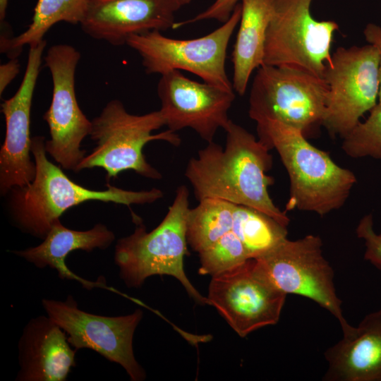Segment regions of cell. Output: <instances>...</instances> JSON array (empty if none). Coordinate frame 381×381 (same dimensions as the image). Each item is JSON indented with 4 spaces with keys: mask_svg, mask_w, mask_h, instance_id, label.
Masks as SVG:
<instances>
[{
    "mask_svg": "<svg viewBox=\"0 0 381 381\" xmlns=\"http://www.w3.org/2000/svg\"><path fill=\"white\" fill-rule=\"evenodd\" d=\"M241 16V4L238 3L222 25L205 36L180 40L153 30L131 36L126 44L140 55L148 74L186 71L205 83L234 90L226 74L225 61L229 40Z\"/></svg>",
    "mask_w": 381,
    "mask_h": 381,
    "instance_id": "6",
    "label": "cell"
},
{
    "mask_svg": "<svg viewBox=\"0 0 381 381\" xmlns=\"http://www.w3.org/2000/svg\"><path fill=\"white\" fill-rule=\"evenodd\" d=\"M47 315L67 334L68 341L75 350L88 349L108 361L121 365L132 381L146 378L143 368L135 358L133 339L143 318V311L121 316H104L78 308L71 295L65 301L43 298Z\"/></svg>",
    "mask_w": 381,
    "mask_h": 381,
    "instance_id": "13",
    "label": "cell"
},
{
    "mask_svg": "<svg viewBox=\"0 0 381 381\" xmlns=\"http://www.w3.org/2000/svg\"><path fill=\"white\" fill-rule=\"evenodd\" d=\"M20 63L18 58L10 60L0 66V95L3 92L20 71Z\"/></svg>",
    "mask_w": 381,
    "mask_h": 381,
    "instance_id": "28",
    "label": "cell"
},
{
    "mask_svg": "<svg viewBox=\"0 0 381 381\" xmlns=\"http://www.w3.org/2000/svg\"><path fill=\"white\" fill-rule=\"evenodd\" d=\"M341 329L343 337L324 353L322 380L381 381V308Z\"/></svg>",
    "mask_w": 381,
    "mask_h": 381,
    "instance_id": "18",
    "label": "cell"
},
{
    "mask_svg": "<svg viewBox=\"0 0 381 381\" xmlns=\"http://www.w3.org/2000/svg\"><path fill=\"white\" fill-rule=\"evenodd\" d=\"M312 1L272 0L263 65L296 68L322 77L339 25L333 20L313 18Z\"/></svg>",
    "mask_w": 381,
    "mask_h": 381,
    "instance_id": "8",
    "label": "cell"
},
{
    "mask_svg": "<svg viewBox=\"0 0 381 381\" xmlns=\"http://www.w3.org/2000/svg\"><path fill=\"white\" fill-rule=\"evenodd\" d=\"M225 147L214 141L189 160L185 176L198 200L217 198L253 208L287 227L289 218L273 202L267 176L272 164L270 150L260 139L231 119L224 128Z\"/></svg>",
    "mask_w": 381,
    "mask_h": 381,
    "instance_id": "1",
    "label": "cell"
},
{
    "mask_svg": "<svg viewBox=\"0 0 381 381\" xmlns=\"http://www.w3.org/2000/svg\"><path fill=\"white\" fill-rule=\"evenodd\" d=\"M90 0H37L31 23L16 37L1 35V52L10 59L17 58L25 45L42 40L50 28L59 22L80 24Z\"/></svg>",
    "mask_w": 381,
    "mask_h": 381,
    "instance_id": "21",
    "label": "cell"
},
{
    "mask_svg": "<svg viewBox=\"0 0 381 381\" xmlns=\"http://www.w3.org/2000/svg\"><path fill=\"white\" fill-rule=\"evenodd\" d=\"M285 227L253 208L234 205L232 231L240 238L250 258H257L287 238Z\"/></svg>",
    "mask_w": 381,
    "mask_h": 381,
    "instance_id": "23",
    "label": "cell"
},
{
    "mask_svg": "<svg viewBox=\"0 0 381 381\" xmlns=\"http://www.w3.org/2000/svg\"><path fill=\"white\" fill-rule=\"evenodd\" d=\"M380 56L373 44L338 47L326 64L328 86L322 124L344 138L378 102Z\"/></svg>",
    "mask_w": 381,
    "mask_h": 381,
    "instance_id": "7",
    "label": "cell"
},
{
    "mask_svg": "<svg viewBox=\"0 0 381 381\" xmlns=\"http://www.w3.org/2000/svg\"><path fill=\"white\" fill-rule=\"evenodd\" d=\"M188 188L176 190L172 205L160 224L150 232L141 219L132 213L136 226L133 234L119 238L115 246L114 262L119 277L129 288H140L153 275L177 279L188 295L200 305H209L188 279L183 268L187 255V222L190 210Z\"/></svg>",
    "mask_w": 381,
    "mask_h": 381,
    "instance_id": "4",
    "label": "cell"
},
{
    "mask_svg": "<svg viewBox=\"0 0 381 381\" xmlns=\"http://www.w3.org/2000/svg\"><path fill=\"white\" fill-rule=\"evenodd\" d=\"M45 138H32L31 153L35 163L34 180L15 187L9 193V207L17 226L25 233L44 239L54 222L69 208L89 200L131 205L150 204L164 196L162 190H131L109 183L107 189L95 190L69 179L61 167L47 157Z\"/></svg>",
    "mask_w": 381,
    "mask_h": 381,
    "instance_id": "2",
    "label": "cell"
},
{
    "mask_svg": "<svg viewBox=\"0 0 381 381\" xmlns=\"http://www.w3.org/2000/svg\"><path fill=\"white\" fill-rule=\"evenodd\" d=\"M363 35L368 44L374 45L379 52L380 92L377 103L381 104V26L375 23H368L363 30Z\"/></svg>",
    "mask_w": 381,
    "mask_h": 381,
    "instance_id": "29",
    "label": "cell"
},
{
    "mask_svg": "<svg viewBox=\"0 0 381 381\" xmlns=\"http://www.w3.org/2000/svg\"><path fill=\"white\" fill-rule=\"evenodd\" d=\"M255 122L259 139L276 149L288 172V209L324 216L344 205L356 183L351 171L308 143L301 130L273 119Z\"/></svg>",
    "mask_w": 381,
    "mask_h": 381,
    "instance_id": "3",
    "label": "cell"
},
{
    "mask_svg": "<svg viewBox=\"0 0 381 381\" xmlns=\"http://www.w3.org/2000/svg\"><path fill=\"white\" fill-rule=\"evenodd\" d=\"M8 0H0V20L1 23L4 21L6 14Z\"/></svg>",
    "mask_w": 381,
    "mask_h": 381,
    "instance_id": "30",
    "label": "cell"
},
{
    "mask_svg": "<svg viewBox=\"0 0 381 381\" xmlns=\"http://www.w3.org/2000/svg\"><path fill=\"white\" fill-rule=\"evenodd\" d=\"M179 0H90L80 25L92 38L114 45L147 32L173 28Z\"/></svg>",
    "mask_w": 381,
    "mask_h": 381,
    "instance_id": "16",
    "label": "cell"
},
{
    "mask_svg": "<svg viewBox=\"0 0 381 381\" xmlns=\"http://www.w3.org/2000/svg\"><path fill=\"white\" fill-rule=\"evenodd\" d=\"M255 259L267 277L286 295L313 301L329 311L341 328L349 324L336 292L334 270L323 255L318 236L309 234L294 241L286 238Z\"/></svg>",
    "mask_w": 381,
    "mask_h": 381,
    "instance_id": "10",
    "label": "cell"
},
{
    "mask_svg": "<svg viewBox=\"0 0 381 381\" xmlns=\"http://www.w3.org/2000/svg\"><path fill=\"white\" fill-rule=\"evenodd\" d=\"M240 1L215 0L208 8L195 16L180 22H176L173 26V29H177L204 20H216L223 23L230 18L235 7Z\"/></svg>",
    "mask_w": 381,
    "mask_h": 381,
    "instance_id": "27",
    "label": "cell"
},
{
    "mask_svg": "<svg viewBox=\"0 0 381 381\" xmlns=\"http://www.w3.org/2000/svg\"><path fill=\"white\" fill-rule=\"evenodd\" d=\"M234 203L205 198L190 208L187 222V241L198 253L232 230Z\"/></svg>",
    "mask_w": 381,
    "mask_h": 381,
    "instance_id": "22",
    "label": "cell"
},
{
    "mask_svg": "<svg viewBox=\"0 0 381 381\" xmlns=\"http://www.w3.org/2000/svg\"><path fill=\"white\" fill-rule=\"evenodd\" d=\"M80 59V53L66 44L51 46L44 57L53 84L51 104L43 116L51 137L45 141L46 152L61 168L75 172L86 156L81 143L92 129V121L80 109L75 95Z\"/></svg>",
    "mask_w": 381,
    "mask_h": 381,
    "instance_id": "12",
    "label": "cell"
},
{
    "mask_svg": "<svg viewBox=\"0 0 381 381\" xmlns=\"http://www.w3.org/2000/svg\"><path fill=\"white\" fill-rule=\"evenodd\" d=\"M328 86L322 77L301 70L262 65L249 97V116L273 119L303 133L324 118Z\"/></svg>",
    "mask_w": 381,
    "mask_h": 381,
    "instance_id": "9",
    "label": "cell"
},
{
    "mask_svg": "<svg viewBox=\"0 0 381 381\" xmlns=\"http://www.w3.org/2000/svg\"><path fill=\"white\" fill-rule=\"evenodd\" d=\"M16 381H65L75 367V353L66 332L48 315L32 318L18 344Z\"/></svg>",
    "mask_w": 381,
    "mask_h": 381,
    "instance_id": "17",
    "label": "cell"
},
{
    "mask_svg": "<svg viewBox=\"0 0 381 381\" xmlns=\"http://www.w3.org/2000/svg\"><path fill=\"white\" fill-rule=\"evenodd\" d=\"M356 233L358 238L364 241L365 260L381 271V233L377 234L374 230L372 214H366L361 218Z\"/></svg>",
    "mask_w": 381,
    "mask_h": 381,
    "instance_id": "26",
    "label": "cell"
},
{
    "mask_svg": "<svg viewBox=\"0 0 381 381\" xmlns=\"http://www.w3.org/2000/svg\"><path fill=\"white\" fill-rule=\"evenodd\" d=\"M163 126L165 120L160 110L135 115L128 113L120 100L109 101L92 120L90 136L96 146L83 158L76 171L102 168L109 181L123 171L133 170L147 179H161L162 174L147 162L143 151L153 140L180 145L179 135L169 129L152 134Z\"/></svg>",
    "mask_w": 381,
    "mask_h": 381,
    "instance_id": "5",
    "label": "cell"
},
{
    "mask_svg": "<svg viewBox=\"0 0 381 381\" xmlns=\"http://www.w3.org/2000/svg\"><path fill=\"white\" fill-rule=\"evenodd\" d=\"M343 138L342 149L350 157L381 160V104L377 103L368 117Z\"/></svg>",
    "mask_w": 381,
    "mask_h": 381,
    "instance_id": "25",
    "label": "cell"
},
{
    "mask_svg": "<svg viewBox=\"0 0 381 381\" xmlns=\"http://www.w3.org/2000/svg\"><path fill=\"white\" fill-rule=\"evenodd\" d=\"M241 16L232 52V85L236 93L243 95L253 72L264 64L272 0H241Z\"/></svg>",
    "mask_w": 381,
    "mask_h": 381,
    "instance_id": "20",
    "label": "cell"
},
{
    "mask_svg": "<svg viewBox=\"0 0 381 381\" xmlns=\"http://www.w3.org/2000/svg\"><path fill=\"white\" fill-rule=\"evenodd\" d=\"M47 41L30 46L26 69L15 95L1 104L6 122V135L0 150V192L30 183L35 176L31 159L30 115L34 91Z\"/></svg>",
    "mask_w": 381,
    "mask_h": 381,
    "instance_id": "15",
    "label": "cell"
},
{
    "mask_svg": "<svg viewBox=\"0 0 381 381\" xmlns=\"http://www.w3.org/2000/svg\"><path fill=\"white\" fill-rule=\"evenodd\" d=\"M157 91L165 126L174 132L191 128L207 143L228 123L236 97L234 90L199 83L176 70L161 75Z\"/></svg>",
    "mask_w": 381,
    "mask_h": 381,
    "instance_id": "14",
    "label": "cell"
},
{
    "mask_svg": "<svg viewBox=\"0 0 381 381\" xmlns=\"http://www.w3.org/2000/svg\"><path fill=\"white\" fill-rule=\"evenodd\" d=\"M114 240L113 231L103 224L98 223L89 230L77 231L64 226L60 219H57L40 245L12 253L38 268L55 269L59 278L76 280L87 289L99 287L116 291L107 286L104 277L98 278L96 282L85 279L73 273L66 264V257L72 251L104 250Z\"/></svg>",
    "mask_w": 381,
    "mask_h": 381,
    "instance_id": "19",
    "label": "cell"
},
{
    "mask_svg": "<svg viewBox=\"0 0 381 381\" xmlns=\"http://www.w3.org/2000/svg\"><path fill=\"white\" fill-rule=\"evenodd\" d=\"M286 294L264 274L255 258L212 276L207 296L231 327L245 337L278 322Z\"/></svg>",
    "mask_w": 381,
    "mask_h": 381,
    "instance_id": "11",
    "label": "cell"
},
{
    "mask_svg": "<svg viewBox=\"0 0 381 381\" xmlns=\"http://www.w3.org/2000/svg\"><path fill=\"white\" fill-rule=\"evenodd\" d=\"M179 1L181 2L182 6L188 4L192 1V0H179Z\"/></svg>",
    "mask_w": 381,
    "mask_h": 381,
    "instance_id": "31",
    "label": "cell"
},
{
    "mask_svg": "<svg viewBox=\"0 0 381 381\" xmlns=\"http://www.w3.org/2000/svg\"><path fill=\"white\" fill-rule=\"evenodd\" d=\"M198 254L200 262L198 273L211 276L250 258L243 243L232 230Z\"/></svg>",
    "mask_w": 381,
    "mask_h": 381,
    "instance_id": "24",
    "label": "cell"
}]
</instances>
